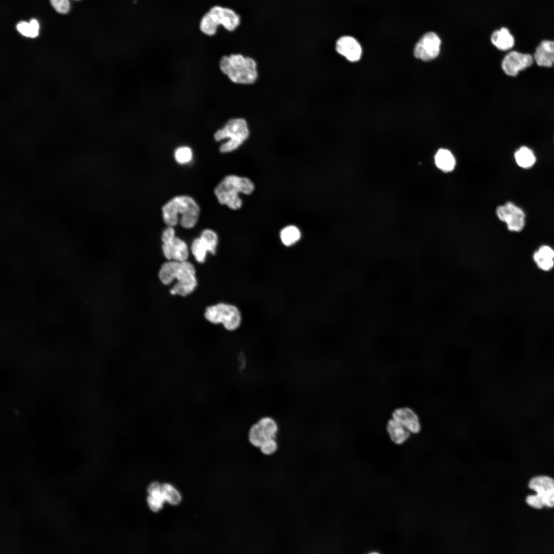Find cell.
<instances>
[{
	"label": "cell",
	"mask_w": 554,
	"mask_h": 554,
	"mask_svg": "<svg viewBox=\"0 0 554 554\" xmlns=\"http://www.w3.org/2000/svg\"><path fill=\"white\" fill-rule=\"evenodd\" d=\"M162 217L167 226L174 227L179 223L186 229H191L197 224L200 207L195 200L187 195L175 196L167 202L162 208Z\"/></svg>",
	"instance_id": "obj_1"
},
{
	"label": "cell",
	"mask_w": 554,
	"mask_h": 554,
	"mask_svg": "<svg viewBox=\"0 0 554 554\" xmlns=\"http://www.w3.org/2000/svg\"><path fill=\"white\" fill-rule=\"evenodd\" d=\"M255 190L252 181L246 177L236 174L226 175L214 189V194L222 205L236 210L243 205L240 194L250 195Z\"/></svg>",
	"instance_id": "obj_2"
},
{
	"label": "cell",
	"mask_w": 554,
	"mask_h": 554,
	"mask_svg": "<svg viewBox=\"0 0 554 554\" xmlns=\"http://www.w3.org/2000/svg\"><path fill=\"white\" fill-rule=\"evenodd\" d=\"M219 66L221 71L234 83L251 84L258 77L257 63L255 60L241 53L223 56Z\"/></svg>",
	"instance_id": "obj_3"
},
{
	"label": "cell",
	"mask_w": 554,
	"mask_h": 554,
	"mask_svg": "<svg viewBox=\"0 0 554 554\" xmlns=\"http://www.w3.org/2000/svg\"><path fill=\"white\" fill-rule=\"evenodd\" d=\"M242 17L234 9L221 5L212 6L202 16L200 23L201 32L208 36L216 35L222 26L229 32H235L240 26Z\"/></svg>",
	"instance_id": "obj_4"
},
{
	"label": "cell",
	"mask_w": 554,
	"mask_h": 554,
	"mask_svg": "<svg viewBox=\"0 0 554 554\" xmlns=\"http://www.w3.org/2000/svg\"><path fill=\"white\" fill-rule=\"evenodd\" d=\"M204 317L209 323L221 325L228 332L237 331L242 326L243 316L240 308L234 303L220 302L207 306Z\"/></svg>",
	"instance_id": "obj_5"
},
{
	"label": "cell",
	"mask_w": 554,
	"mask_h": 554,
	"mask_svg": "<svg viewBox=\"0 0 554 554\" xmlns=\"http://www.w3.org/2000/svg\"><path fill=\"white\" fill-rule=\"evenodd\" d=\"M250 132L247 122L242 118L229 120L214 134L216 142L226 140L220 146L222 153L231 152L238 149L248 138Z\"/></svg>",
	"instance_id": "obj_6"
},
{
	"label": "cell",
	"mask_w": 554,
	"mask_h": 554,
	"mask_svg": "<svg viewBox=\"0 0 554 554\" xmlns=\"http://www.w3.org/2000/svg\"><path fill=\"white\" fill-rule=\"evenodd\" d=\"M529 487L536 492L535 495L528 496L526 503L536 509L544 506L554 507V480L547 476H538L529 482Z\"/></svg>",
	"instance_id": "obj_7"
},
{
	"label": "cell",
	"mask_w": 554,
	"mask_h": 554,
	"mask_svg": "<svg viewBox=\"0 0 554 554\" xmlns=\"http://www.w3.org/2000/svg\"><path fill=\"white\" fill-rule=\"evenodd\" d=\"M177 283L170 289L171 294L186 296L192 293L197 286L195 269L189 262H181L176 275Z\"/></svg>",
	"instance_id": "obj_8"
},
{
	"label": "cell",
	"mask_w": 554,
	"mask_h": 554,
	"mask_svg": "<svg viewBox=\"0 0 554 554\" xmlns=\"http://www.w3.org/2000/svg\"><path fill=\"white\" fill-rule=\"evenodd\" d=\"M441 44V39L436 33L427 32L416 44L414 55L416 58L423 61L432 60L438 56Z\"/></svg>",
	"instance_id": "obj_9"
},
{
	"label": "cell",
	"mask_w": 554,
	"mask_h": 554,
	"mask_svg": "<svg viewBox=\"0 0 554 554\" xmlns=\"http://www.w3.org/2000/svg\"><path fill=\"white\" fill-rule=\"evenodd\" d=\"M497 214L500 220L507 224V228L510 231L519 232L524 227V212L511 202L498 207Z\"/></svg>",
	"instance_id": "obj_10"
},
{
	"label": "cell",
	"mask_w": 554,
	"mask_h": 554,
	"mask_svg": "<svg viewBox=\"0 0 554 554\" xmlns=\"http://www.w3.org/2000/svg\"><path fill=\"white\" fill-rule=\"evenodd\" d=\"M533 62V57L531 54L511 51L504 56L502 68L507 75L516 76L520 71L530 67Z\"/></svg>",
	"instance_id": "obj_11"
},
{
	"label": "cell",
	"mask_w": 554,
	"mask_h": 554,
	"mask_svg": "<svg viewBox=\"0 0 554 554\" xmlns=\"http://www.w3.org/2000/svg\"><path fill=\"white\" fill-rule=\"evenodd\" d=\"M335 50L350 62L359 61L362 55V48L358 40L350 35L340 37L336 42Z\"/></svg>",
	"instance_id": "obj_12"
},
{
	"label": "cell",
	"mask_w": 554,
	"mask_h": 554,
	"mask_svg": "<svg viewBox=\"0 0 554 554\" xmlns=\"http://www.w3.org/2000/svg\"><path fill=\"white\" fill-rule=\"evenodd\" d=\"M392 417L410 432L418 433L420 431L421 425L420 419L411 408L407 407L398 408L393 410Z\"/></svg>",
	"instance_id": "obj_13"
},
{
	"label": "cell",
	"mask_w": 554,
	"mask_h": 554,
	"mask_svg": "<svg viewBox=\"0 0 554 554\" xmlns=\"http://www.w3.org/2000/svg\"><path fill=\"white\" fill-rule=\"evenodd\" d=\"M162 251L168 260L178 262L187 261L189 255L188 248L186 242L176 236L171 242L163 244Z\"/></svg>",
	"instance_id": "obj_14"
},
{
	"label": "cell",
	"mask_w": 554,
	"mask_h": 554,
	"mask_svg": "<svg viewBox=\"0 0 554 554\" xmlns=\"http://www.w3.org/2000/svg\"><path fill=\"white\" fill-rule=\"evenodd\" d=\"M533 57L540 67H552L554 64V41H542L536 47Z\"/></svg>",
	"instance_id": "obj_15"
},
{
	"label": "cell",
	"mask_w": 554,
	"mask_h": 554,
	"mask_svg": "<svg viewBox=\"0 0 554 554\" xmlns=\"http://www.w3.org/2000/svg\"><path fill=\"white\" fill-rule=\"evenodd\" d=\"M535 264L540 270L547 272L554 268V249L547 245H542L533 254Z\"/></svg>",
	"instance_id": "obj_16"
},
{
	"label": "cell",
	"mask_w": 554,
	"mask_h": 554,
	"mask_svg": "<svg viewBox=\"0 0 554 554\" xmlns=\"http://www.w3.org/2000/svg\"><path fill=\"white\" fill-rule=\"evenodd\" d=\"M491 41L497 48L502 51L511 49L515 43L513 36L506 27L494 31L491 35Z\"/></svg>",
	"instance_id": "obj_17"
},
{
	"label": "cell",
	"mask_w": 554,
	"mask_h": 554,
	"mask_svg": "<svg viewBox=\"0 0 554 554\" xmlns=\"http://www.w3.org/2000/svg\"><path fill=\"white\" fill-rule=\"evenodd\" d=\"M386 429L390 439L396 444H402L410 437V432L393 419L388 420Z\"/></svg>",
	"instance_id": "obj_18"
},
{
	"label": "cell",
	"mask_w": 554,
	"mask_h": 554,
	"mask_svg": "<svg viewBox=\"0 0 554 554\" xmlns=\"http://www.w3.org/2000/svg\"><path fill=\"white\" fill-rule=\"evenodd\" d=\"M148 492L149 494L148 497L149 506L152 511L157 512L162 508L165 501L162 492V486L157 482H153L149 486Z\"/></svg>",
	"instance_id": "obj_19"
},
{
	"label": "cell",
	"mask_w": 554,
	"mask_h": 554,
	"mask_svg": "<svg viewBox=\"0 0 554 554\" xmlns=\"http://www.w3.org/2000/svg\"><path fill=\"white\" fill-rule=\"evenodd\" d=\"M280 241L285 247H290L296 244L301 239V232L300 229L293 225L283 227L280 231Z\"/></svg>",
	"instance_id": "obj_20"
},
{
	"label": "cell",
	"mask_w": 554,
	"mask_h": 554,
	"mask_svg": "<svg viewBox=\"0 0 554 554\" xmlns=\"http://www.w3.org/2000/svg\"><path fill=\"white\" fill-rule=\"evenodd\" d=\"M434 160L437 167L444 172H450L455 167V158L447 149H439L435 155Z\"/></svg>",
	"instance_id": "obj_21"
},
{
	"label": "cell",
	"mask_w": 554,
	"mask_h": 554,
	"mask_svg": "<svg viewBox=\"0 0 554 554\" xmlns=\"http://www.w3.org/2000/svg\"><path fill=\"white\" fill-rule=\"evenodd\" d=\"M181 262L168 260L161 266L159 273V278L164 285H169L175 279Z\"/></svg>",
	"instance_id": "obj_22"
},
{
	"label": "cell",
	"mask_w": 554,
	"mask_h": 554,
	"mask_svg": "<svg viewBox=\"0 0 554 554\" xmlns=\"http://www.w3.org/2000/svg\"><path fill=\"white\" fill-rule=\"evenodd\" d=\"M256 422L268 439L276 438L280 427L278 422L273 417L264 416L260 418Z\"/></svg>",
	"instance_id": "obj_23"
},
{
	"label": "cell",
	"mask_w": 554,
	"mask_h": 554,
	"mask_svg": "<svg viewBox=\"0 0 554 554\" xmlns=\"http://www.w3.org/2000/svg\"><path fill=\"white\" fill-rule=\"evenodd\" d=\"M515 157L517 164L524 168L531 167L536 160L533 151L526 146L520 147L515 152Z\"/></svg>",
	"instance_id": "obj_24"
},
{
	"label": "cell",
	"mask_w": 554,
	"mask_h": 554,
	"mask_svg": "<svg viewBox=\"0 0 554 554\" xmlns=\"http://www.w3.org/2000/svg\"><path fill=\"white\" fill-rule=\"evenodd\" d=\"M247 439L249 443L256 448H259L265 441L268 440L256 421L249 427L247 433Z\"/></svg>",
	"instance_id": "obj_25"
},
{
	"label": "cell",
	"mask_w": 554,
	"mask_h": 554,
	"mask_svg": "<svg viewBox=\"0 0 554 554\" xmlns=\"http://www.w3.org/2000/svg\"><path fill=\"white\" fill-rule=\"evenodd\" d=\"M199 237L206 246L209 253L212 255L215 254L219 245L217 233L212 229H205L201 232Z\"/></svg>",
	"instance_id": "obj_26"
},
{
	"label": "cell",
	"mask_w": 554,
	"mask_h": 554,
	"mask_svg": "<svg viewBox=\"0 0 554 554\" xmlns=\"http://www.w3.org/2000/svg\"><path fill=\"white\" fill-rule=\"evenodd\" d=\"M17 30L23 36L34 38L38 34L39 24L35 19H31L29 23L21 21L16 25Z\"/></svg>",
	"instance_id": "obj_27"
},
{
	"label": "cell",
	"mask_w": 554,
	"mask_h": 554,
	"mask_svg": "<svg viewBox=\"0 0 554 554\" xmlns=\"http://www.w3.org/2000/svg\"><path fill=\"white\" fill-rule=\"evenodd\" d=\"M191 251L195 260L199 263H204L207 258L208 250L200 237L193 240L191 245Z\"/></svg>",
	"instance_id": "obj_28"
},
{
	"label": "cell",
	"mask_w": 554,
	"mask_h": 554,
	"mask_svg": "<svg viewBox=\"0 0 554 554\" xmlns=\"http://www.w3.org/2000/svg\"><path fill=\"white\" fill-rule=\"evenodd\" d=\"M174 157L178 164L181 165L188 164L193 158L192 150L188 146H180L175 150Z\"/></svg>",
	"instance_id": "obj_29"
},
{
	"label": "cell",
	"mask_w": 554,
	"mask_h": 554,
	"mask_svg": "<svg viewBox=\"0 0 554 554\" xmlns=\"http://www.w3.org/2000/svg\"><path fill=\"white\" fill-rule=\"evenodd\" d=\"M162 492L165 501L172 505H177L181 501V496L179 492L169 484L162 485Z\"/></svg>",
	"instance_id": "obj_30"
},
{
	"label": "cell",
	"mask_w": 554,
	"mask_h": 554,
	"mask_svg": "<svg viewBox=\"0 0 554 554\" xmlns=\"http://www.w3.org/2000/svg\"><path fill=\"white\" fill-rule=\"evenodd\" d=\"M278 448L276 438H271L265 441L259 448L262 454L271 456L278 450Z\"/></svg>",
	"instance_id": "obj_31"
},
{
	"label": "cell",
	"mask_w": 554,
	"mask_h": 554,
	"mask_svg": "<svg viewBox=\"0 0 554 554\" xmlns=\"http://www.w3.org/2000/svg\"><path fill=\"white\" fill-rule=\"evenodd\" d=\"M51 5L58 13L66 14L70 10L69 0H50Z\"/></svg>",
	"instance_id": "obj_32"
}]
</instances>
